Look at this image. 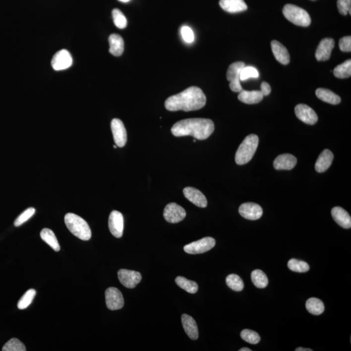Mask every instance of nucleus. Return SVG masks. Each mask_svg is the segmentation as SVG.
Segmentation results:
<instances>
[{"instance_id":"c03bdc74","label":"nucleus","mask_w":351,"mask_h":351,"mask_svg":"<svg viewBox=\"0 0 351 351\" xmlns=\"http://www.w3.org/2000/svg\"><path fill=\"white\" fill-rule=\"evenodd\" d=\"M295 351H313V350H311V349H306V348H296Z\"/></svg>"},{"instance_id":"412c9836","label":"nucleus","mask_w":351,"mask_h":351,"mask_svg":"<svg viewBox=\"0 0 351 351\" xmlns=\"http://www.w3.org/2000/svg\"><path fill=\"white\" fill-rule=\"evenodd\" d=\"M219 5L230 13L243 12L247 9V5L244 0H220Z\"/></svg>"},{"instance_id":"39448f33","label":"nucleus","mask_w":351,"mask_h":351,"mask_svg":"<svg viewBox=\"0 0 351 351\" xmlns=\"http://www.w3.org/2000/svg\"><path fill=\"white\" fill-rule=\"evenodd\" d=\"M283 14L286 19L296 26L308 27L311 24V18L308 12L298 6L287 4L284 6Z\"/></svg>"},{"instance_id":"a211bd4d","label":"nucleus","mask_w":351,"mask_h":351,"mask_svg":"<svg viewBox=\"0 0 351 351\" xmlns=\"http://www.w3.org/2000/svg\"><path fill=\"white\" fill-rule=\"evenodd\" d=\"M297 160L289 154H281L274 161L273 166L277 170H292L295 167Z\"/></svg>"},{"instance_id":"cd10ccee","label":"nucleus","mask_w":351,"mask_h":351,"mask_svg":"<svg viewBox=\"0 0 351 351\" xmlns=\"http://www.w3.org/2000/svg\"><path fill=\"white\" fill-rule=\"evenodd\" d=\"M306 308L309 312L314 315L322 314L325 311V306L322 300L317 298H310L306 302Z\"/></svg>"},{"instance_id":"ea45409f","label":"nucleus","mask_w":351,"mask_h":351,"mask_svg":"<svg viewBox=\"0 0 351 351\" xmlns=\"http://www.w3.org/2000/svg\"><path fill=\"white\" fill-rule=\"evenodd\" d=\"M338 9L343 15L351 14V0H338Z\"/></svg>"},{"instance_id":"6e6552de","label":"nucleus","mask_w":351,"mask_h":351,"mask_svg":"<svg viewBox=\"0 0 351 351\" xmlns=\"http://www.w3.org/2000/svg\"><path fill=\"white\" fill-rule=\"evenodd\" d=\"M106 303L111 310H120L124 305V297L120 290L116 288H109L105 292Z\"/></svg>"},{"instance_id":"e433bc0d","label":"nucleus","mask_w":351,"mask_h":351,"mask_svg":"<svg viewBox=\"0 0 351 351\" xmlns=\"http://www.w3.org/2000/svg\"><path fill=\"white\" fill-rule=\"evenodd\" d=\"M115 25L119 29H124L127 26V20L124 14L118 9H115L112 12Z\"/></svg>"},{"instance_id":"37998d69","label":"nucleus","mask_w":351,"mask_h":351,"mask_svg":"<svg viewBox=\"0 0 351 351\" xmlns=\"http://www.w3.org/2000/svg\"><path fill=\"white\" fill-rule=\"evenodd\" d=\"M261 92H262L263 97L270 95L271 87L270 85L267 82H263L261 85Z\"/></svg>"},{"instance_id":"9b49d317","label":"nucleus","mask_w":351,"mask_h":351,"mask_svg":"<svg viewBox=\"0 0 351 351\" xmlns=\"http://www.w3.org/2000/svg\"><path fill=\"white\" fill-rule=\"evenodd\" d=\"M109 229L112 235L120 238L124 231V217L118 211H113L109 217Z\"/></svg>"},{"instance_id":"4468645a","label":"nucleus","mask_w":351,"mask_h":351,"mask_svg":"<svg viewBox=\"0 0 351 351\" xmlns=\"http://www.w3.org/2000/svg\"><path fill=\"white\" fill-rule=\"evenodd\" d=\"M111 127L116 145L120 148L124 146L127 142V132L122 121L120 119L114 118L112 121Z\"/></svg>"},{"instance_id":"dca6fc26","label":"nucleus","mask_w":351,"mask_h":351,"mask_svg":"<svg viewBox=\"0 0 351 351\" xmlns=\"http://www.w3.org/2000/svg\"><path fill=\"white\" fill-rule=\"evenodd\" d=\"M333 39L325 38L321 40L315 52V58L319 61L329 60L334 47Z\"/></svg>"},{"instance_id":"a19ab883","label":"nucleus","mask_w":351,"mask_h":351,"mask_svg":"<svg viewBox=\"0 0 351 351\" xmlns=\"http://www.w3.org/2000/svg\"><path fill=\"white\" fill-rule=\"evenodd\" d=\"M181 34L186 43H193L195 36L193 30L189 27L183 26L181 29Z\"/></svg>"},{"instance_id":"5701e85b","label":"nucleus","mask_w":351,"mask_h":351,"mask_svg":"<svg viewBox=\"0 0 351 351\" xmlns=\"http://www.w3.org/2000/svg\"><path fill=\"white\" fill-rule=\"evenodd\" d=\"M181 322L183 329L191 340H196L198 338V330L195 319L187 314H183L181 316Z\"/></svg>"},{"instance_id":"7ed1b4c3","label":"nucleus","mask_w":351,"mask_h":351,"mask_svg":"<svg viewBox=\"0 0 351 351\" xmlns=\"http://www.w3.org/2000/svg\"><path fill=\"white\" fill-rule=\"evenodd\" d=\"M64 223L69 231L83 241H88L91 238V231L86 221L81 217L72 213L64 216Z\"/></svg>"},{"instance_id":"f3484780","label":"nucleus","mask_w":351,"mask_h":351,"mask_svg":"<svg viewBox=\"0 0 351 351\" xmlns=\"http://www.w3.org/2000/svg\"><path fill=\"white\" fill-rule=\"evenodd\" d=\"M185 197L200 208H206L208 201L204 194L196 188L188 187L183 189Z\"/></svg>"},{"instance_id":"49530a36","label":"nucleus","mask_w":351,"mask_h":351,"mask_svg":"<svg viewBox=\"0 0 351 351\" xmlns=\"http://www.w3.org/2000/svg\"><path fill=\"white\" fill-rule=\"evenodd\" d=\"M119 1H120L122 2H127V1H129V0H119Z\"/></svg>"},{"instance_id":"bb28decb","label":"nucleus","mask_w":351,"mask_h":351,"mask_svg":"<svg viewBox=\"0 0 351 351\" xmlns=\"http://www.w3.org/2000/svg\"><path fill=\"white\" fill-rule=\"evenodd\" d=\"M41 237L50 247L53 248L56 252L59 251L60 245L58 244L57 237L54 232L49 229H44L41 233Z\"/></svg>"},{"instance_id":"423d86ee","label":"nucleus","mask_w":351,"mask_h":351,"mask_svg":"<svg viewBox=\"0 0 351 351\" xmlns=\"http://www.w3.org/2000/svg\"><path fill=\"white\" fill-rule=\"evenodd\" d=\"M245 66L243 62H235L231 64L228 68L227 78L230 81V88L235 93H240L243 91L240 83V74L242 69Z\"/></svg>"},{"instance_id":"72a5a7b5","label":"nucleus","mask_w":351,"mask_h":351,"mask_svg":"<svg viewBox=\"0 0 351 351\" xmlns=\"http://www.w3.org/2000/svg\"><path fill=\"white\" fill-rule=\"evenodd\" d=\"M35 295H36V291L35 290H28L18 301L17 305L18 309L24 310L28 308L34 299Z\"/></svg>"},{"instance_id":"393cba45","label":"nucleus","mask_w":351,"mask_h":351,"mask_svg":"<svg viewBox=\"0 0 351 351\" xmlns=\"http://www.w3.org/2000/svg\"><path fill=\"white\" fill-rule=\"evenodd\" d=\"M263 95L260 91H243L240 92L238 99L246 104H258L262 101Z\"/></svg>"},{"instance_id":"7c9ffc66","label":"nucleus","mask_w":351,"mask_h":351,"mask_svg":"<svg viewBox=\"0 0 351 351\" xmlns=\"http://www.w3.org/2000/svg\"><path fill=\"white\" fill-rule=\"evenodd\" d=\"M252 283L258 288H265L268 285L269 281L266 275L260 269H256L251 273Z\"/></svg>"},{"instance_id":"09e8293b","label":"nucleus","mask_w":351,"mask_h":351,"mask_svg":"<svg viewBox=\"0 0 351 351\" xmlns=\"http://www.w3.org/2000/svg\"><path fill=\"white\" fill-rule=\"evenodd\" d=\"M312 1H315V0H312Z\"/></svg>"},{"instance_id":"9d476101","label":"nucleus","mask_w":351,"mask_h":351,"mask_svg":"<svg viewBox=\"0 0 351 351\" xmlns=\"http://www.w3.org/2000/svg\"><path fill=\"white\" fill-rule=\"evenodd\" d=\"M118 278L120 283L124 287L132 289L136 287L137 284L141 281L142 276L141 273L137 271L122 269L118 271Z\"/></svg>"},{"instance_id":"b1692460","label":"nucleus","mask_w":351,"mask_h":351,"mask_svg":"<svg viewBox=\"0 0 351 351\" xmlns=\"http://www.w3.org/2000/svg\"><path fill=\"white\" fill-rule=\"evenodd\" d=\"M110 52L112 55L118 57L124 52V40L119 35L112 34L109 37Z\"/></svg>"},{"instance_id":"a878e982","label":"nucleus","mask_w":351,"mask_h":351,"mask_svg":"<svg viewBox=\"0 0 351 351\" xmlns=\"http://www.w3.org/2000/svg\"><path fill=\"white\" fill-rule=\"evenodd\" d=\"M315 94L319 99L327 103L337 105L341 102V98L329 89L319 88L316 90Z\"/></svg>"},{"instance_id":"de8ad7c7","label":"nucleus","mask_w":351,"mask_h":351,"mask_svg":"<svg viewBox=\"0 0 351 351\" xmlns=\"http://www.w3.org/2000/svg\"><path fill=\"white\" fill-rule=\"evenodd\" d=\"M114 147L115 148H117V145H114Z\"/></svg>"},{"instance_id":"f257e3e1","label":"nucleus","mask_w":351,"mask_h":351,"mask_svg":"<svg viewBox=\"0 0 351 351\" xmlns=\"http://www.w3.org/2000/svg\"><path fill=\"white\" fill-rule=\"evenodd\" d=\"M206 103V97L203 91L197 87H191L167 98L165 106L171 112H192L204 108Z\"/></svg>"},{"instance_id":"4c0bfd02","label":"nucleus","mask_w":351,"mask_h":351,"mask_svg":"<svg viewBox=\"0 0 351 351\" xmlns=\"http://www.w3.org/2000/svg\"><path fill=\"white\" fill-rule=\"evenodd\" d=\"M259 72L253 66H244L240 74V81H245L248 78H258Z\"/></svg>"},{"instance_id":"ddd939ff","label":"nucleus","mask_w":351,"mask_h":351,"mask_svg":"<svg viewBox=\"0 0 351 351\" xmlns=\"http://www.w3.org/2000/svg\"><path fill=\"white\" fill-rule=\"evenodd\" d=\"M296 117L305 124L313 125L318 120V117L315 111L305 104H298L294 108Z\"/></svg>"},{"instance_id":"a18cd8bd","label":"nucleus","mask_w":351,"mask_h":351,"mask_svg":"<svg viewBox=\"0 0 351 351\" xmlns=\"http://www.w3.org/2000/svg\"><path fill=\"white\" fill-rule=\"evenodd\" d=\"M239 351H252V350H250L249 348H243L241 349Z\"/></svg>"},{"instance_id":"6ab92c4d","label":"nucleus","mask_w":351,"mask_h":351,"mask_svg":"<svg viewBox=\"0 0 351 351\" xmlns=\"http://www.w3.org/2000/svg\"><path fill=\"white\" fill-rule=\"evenodd\" d=\"M332 216L337 224L344 229H349L351 227L350 215L341 207H335L332 210Z\"/></svg>"},{"instance_id":"c9c22d12","label":"nucleus","mask_w":351,"mask_h":351,"mask_svg":"<svg viewBox=\"0 0 351 351\" xmlns=\"http://www.w3.org/2000/svg\"><path fill=\"white\" fill-rule=\"evenodd\" d=\"M242 339L248 344L256 345L260 342V336L256 332L251 330L244 329L241 332Z\"/></svg>"},{"instance_id":"4be33fe9","label":"nucleus","mask_w":351,"mask_h":351,"mask_svg":"<svg viewBox=\"0 0 351 351\" xmlns=\"http://www.w3.org/2000/svg\"><path fill=\"white\" fill-rule=\"evenodd\" d=\"M333 160L334 155L331 150H323L315 163V170L319 173L325 172L331 167Z\"/></svg>"},{"instance_id":"58836bf2","label":"nucleus","mask_w":351,"mask_h":351,"mask_svg":"<svg viewBox=\"0 0 351 351\" xmlns=\"http://www.w3.org/2000/svg\"><path fill=\"white\" fill-rule=\"evenodd\" d=\"M35 209L33 208H29L25 210L22 214H21L19 216L16 218L14 221V226L15 227H20V226L24 224L27 221H28L33 215L35 214Z\"/></svg>"},{"instance_id":"1a4fd4ad","label":"nucleus","mask_w":351,"mask_h":351,"mask_svg":"<svg viewBox=\"0 0 351 351\" xmlns=\"http://www.w3.org/2000/svg\"><path fill=\"white\" fill-rule=\"evenodd\" d=\"M164 216L167 222L177 223L183 221L186 216V212L182 207L176 203L167 204L165 208Z\"/></svg>"},{"instance_id":"2eb2a0df","label":"nucleus","mask_w":351,"mask_h":351,"mask_svg":"<svg viewBox=\"0 0 351 351\" xmlns=\"http://www.w3.org/2000/svg\"><path fill=\"white\" fill-rule=\"evenodd\" d=\"M239 212L244 219L252 221L258 220L263 215L262 207L252 202L241 204L239 208Z\"/></svg>"},{"instance_id":"f704fd0d","label":"nucleus","mask_w":351,"mask_h":351,"mask_svg":"<svg viewBox=\"0 0 351 351\" xmlns=\"http://www.w3.org/2000/svg\"><path fill=\"white\" fill-rule=\"evenodd\" d=\"M3 351H26L24 344L17 338H12L2 348Z\"/></svg>"},{"instance_id":"0eeeda50","label":"nucleus","mask_w":351,"mask_h":351,"mask_svg":"<svg viewBox=\"0 0 351 351\" xmlns=\"http://www.w3.org/2000/svg\"><path fill=\"white\" fill-rule=\"evenodd\" d=\"M215 245L214 238L206 237L193 243L186 244L183 250L186 253L190 254H202L212 249Z\"/></svg>"},{"instance_id":"c756f323","label":"nucleus","mask_w":351,"mask_h":351,"mask_svg":"<svg viewBox=\"0 0 351 351\" xmlns=\"http://www.w3.org/2000/svg\"><path fill=\"white\" fill-rule=\"evenodd\" d=\"M334 74L336 78L344 79L350 78L351 76V60H347L342 64L336 66L334 70Z\"/></svg>"},{"instance_id":"2f4dec72","label":"nucleus","mask_w":351,"mask_h":351,"mask_svg":"<svg viewBox=\"0 0 351 351\" xmlns=\"http://www.w3.org/2000/svg\"><path fill=\"white\" fill-rule=\"evenodd\" d=\"M226 282H227V286L234 291L241 292L243 290L244 283L243 280L239 276L235 275V274H232V275L228 276L227 279H226Z\"/></svg>"},{"instance_id":"c85d7f7f","label":"nucleus","mask_w":351,"mask_h":351,"mask_svg":"<svg viewBox=\"0 0 351 351\" xmlns=\"http://www.w3.org/2000/svg\"><path fill=\"white\" fill-rule=\"evenodd\" d=\"M177 285L189 293H196L198 290V286L195 282L189 281L184 277H177L175 280Z\"/></svg>"},{"instance_id":"f03ea898","label":"nucleus","mask_w":351,"mask_h":351,"mask_svg":"<svg viewBox=\"0 0 351 351\" xmlns=\"http://www.w3.org/2000/svg\"><path fill=\"white\" fill-rule=\"evenodd\" d=\"M214 123L210 119L188 118L179 121L171 129L176 137L193 136L198 140L208 139L214 131Z\"/></svg>"},{"instance_id":"20e7f679","label":"nucleus","mask_w":351,"mask_h":351,"mask_svg":"<svg viewBox=\"0 0 351 351\" xmlns=\"http://www.w3.org/2000/svg\"><path fill=\"white\" fill-rule=\"evenodd\" d=\"M258 143L259 138L256 135L250 134L246 137L236 152V164L242 166L249 162L256 152Z\"/></svg>"},{"instance_id":"473e14b6","label":"nucleus","mask_w":351,"mask_h":351,"mask_svg":"<svg viewBox=\"0 0 351 351\" xmlns=\"http://www.w3.org/2000/svg\"><path fill=\"white\" fill-rule=\"evenodd\" d=\"M288 268L294 272L306 273L308 272L310 269V266L308 263L303 261L292 259L288 263Z\"/></svg>"},{"instance_id":"79ce46f5","label":"nucleus","mask_w":351,"mask_h":351,"mask_svg":"<svg viewBox=\"0 0 351 351\" xmlns=\"http://www.w3.org/2000/svg\"><path fill=\"white\" fill-rule=\"evenodd\" d=\"M339 47L342 52H351V36L343 37L340 39Z\"/></svg>"},{"instance_id":"aec40b11","label":"nucleus","mask_w":351,"mask_h":351,"mask_svg":"<svg viewBox=\"0 0 351 351\" xmlns=\"http://www.w3.org/2000/svg\"><path fill=\"white\" fill-rule=\"evenodd\" d=\"M271 49H272L274 56L278 61L286 65L290 62V56L287 49L281 43L277 41L271 42Z\"/></svg>"},{"instance_id":"f8f14e48","label":"nucleus","mask_w":351,"mask_h":351,"mask_svg":"<svg viewBox=\"0 0 351 351\" xmlns=\"http://www.w3.org/2000/svg\"><path fill=\"white\" fill-rule=\"evenodd\" d=\"M51 64L52 68L55 70H65L72 66V56L67 50H60L54 56Z\"/></svg>"}]
</instances>
